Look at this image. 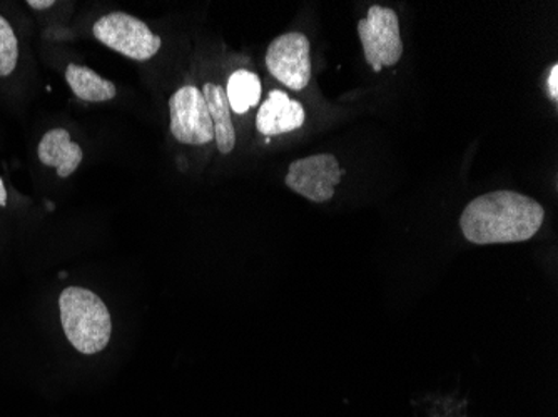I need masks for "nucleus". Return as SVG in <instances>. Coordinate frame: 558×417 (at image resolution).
Wrapping results in <instances>:
<instances>
[{"label": "nucleus", "instance_id": "nucleus-1", "mask_svg": "<svg viewBox=\"0 0 558 417\" xmlns=\"http://www.w3.org/2000/svg\"><path fill=\"white\" fill-rule=\"evenodd\" d=\"M545 221V209L532 197L515 191H495L476 197L463 209L460 229L476 246L525 243Z\"/></svg>", "mask_w": 558, "mask_h": 417}, {"label": "nucleus", "instance_id": "nucleus-2", "mask_svg": "<svg viewBox=\"0 0 558 417\" xmlns=\"http://www.w3.org/2000/svg\"><path fill=\"white\" fill-rule=\"evenodd\" d=\"M62 329L81 354H97L108 347L112 334L111 312L97 294L84 287H65L59 297Z\"/></svg>", "mask_w": 558, "mask_h": 417}, {"label": "nucleus", "instance_id": "nucleus-3", "mask_svg": "<svg viewBox=\"0 0 558 417\" xmlns=\"http://www.w3.org/2000/svg\"><path fill=\"white\" fill-rule=\"evenodd\" d=\"M93 34L100 44L133 61L155 58L162 46L161 37L156 36L147 24L124 12L100 17L94 24Z\"/></svg>", "mask_w": 558, "mask_h": 417}, {"label": "nucleus", "instance_id": "nucleus-4", "mask_svg": "<svg viewBox=\"0 0 558 417\" xmlns=\"http://www.w3.org/2000/svg\"><path fill=\"white\" fill-rule=\"evenodd\" d=\"M359 36L362 40L365 59L373 71L393 68L403 56L400 17L390 8L372 5L368 15L359 22Z\"/></svg>", "mask_w": 558, "mask_h": 417}, {"label": "nucleus", "instance_id": "nucleus-5", "mask_svg": "<svg viewBox=\"0 0 558 417\" xmlns=\"http://www.w3.org/2000/svg\"><path fill=\"white\" fill-rule=\"evenodd\" d=\"M171 134L186 146H205L215 139L211 115L205 96L197 87L184 86L169 99Z\"/></svg>", "mask_w": 558, "mask_h": 417}, {"label": "nucleus", "instance_id": "nucleus-6", "mask_svg": "<svg viewBox=\"0 0 558 417\" xmlns=\"http://www.w3.org/2000/svg\"><path fill=\"white\" fill-rule=\"evenodd\" d=\"M344 171L333 154H316L310 158L298 159L288 169L287 186L293 193L315 204H325L333 199L335 189L343 177Z\"/></svg>", "mask_w": 558, "mask_h": 417}, {"label": "nucleus", "instance_id": "nucleus-7", "mask_svg": "<svg viewBox=\"0 0 558 417\" xmlns=\"http://www.w3.org/2000/svg\"><path fill=\"white\" fill-rule=\"evenodd\" d=\"M266 68L278 83L303 90L312 81L308 37L301 33L276 37L266 50Z\"/></svg>", "mask_w": 558, "mask_h": 417}, {"label": "nucleus", "instance_id": "nucleus-8", "mask_svg": "<svg viewBox=\"0 0 558 417\" xmlns=\"http://www.w3.org/2000/svg\"><path fill=\"white\" fill-rule=\"evenodd\" d=\"M306 119L303 106L283 90H271L256 115V128L266 137L281 136L301 128Z\"/></svg>", "mask_w": 558, "mask_h": 417}, {"label": "nucleus", "instance_id": "nucleus-9", "mask_svg": "<svg viewBox=\"0 0 558 417\" xmlns=\"http://www.w3.org/2000/svg\"><path fill=\"white\" fill-rule=\"evenodd\" d=\"M39 159L44 165L56 168L59 177H69L83 162V149L72 143L65 128H52L40 139Z\"/></svg>", "mask_w": 558, "mask_h": 417}, {"label": "nucleus", "instance_id": "nucleus-10", "mask_svg": "<svg viewBox=\"0 0 558 417\" xmlns=\"http://www.w3.org/2000/svg\"><path fill=\"white\" fill-rule=\"evenodd\" d=\"M203 96L208 103L219 152L225 156L233 152L234 146H236V131H234L230 102H228L225 87L218 86V84H205Z\"/></svg>", "mask_w": 558, "mask_h": 417}, {"label": "nucleus", "instance_id": "nucleus-11", "mask_svg": "<svg viewBox=\"0 0 558 417\" xmlns=\"http://www.w3.org/2000/svg\"><path fill=\"white\" fill-rule=\"evenodd\" d=\"M65 81L74 96L86 102H106L114 99L118 94L111 81L102 79L97 72L84 65L69 64L65 69Z\"/></svg>", "mask_w": 558, "mask_h": 417}, {"label": "nucleus", "instance_id": "nucleus-12", "mask_svg": "<svg viewBox=\"0 0 558 417\" xmlns=\"http://www.w3.org/2000/svg\"><path fill=\"white\" fill-rule=\"evenodd\" d=\"M225 90L228 102H230L231 112L241 115L258 106L259 99H262L263 86L255 72L240 69V71L231 74L230 79H228V87Z\"/></svg>", "mask_w": 558, "mask_h": 417}, {"label": "nucleus", "instance_id": "nucleus-13", "mask_svg": "<svg viewBox=\"0 0 558 417\" xmlns=\"http://www.w3.org/2000/svg\"><path fill=\"white\" fill-rule=\"evenodd\" d=\"M17 59V37L12 30L11 24L0 15V77L14 72Z\"/></svg>", "mask_w": 558, "mask_h": 417}, {"label": "nucleus", "instance_id": "nucleus-14", "mask_svg": "<svg viewBox=\"0 0 558 417\" xmlns=\"http://www.w3.org/2000/svg\"><path fill=\"white\" fill-rule=\"evenodd\" d=\"M547 90L550 94L551 99L557 102L558 100V65H551L550 72H548Z\"/></svg>", "mask_w": 558, "mask_h": 417}, {"label": "nucleus", "instance_id": "nucleus-15", "mask_svg": "<svg viewBox=\"0 0 558 417\" xmlns=\"http://www.w3.org/2000/svg\"><path fill=\"white\" fill-rule=\"evenodd\" d=\"M27 5L36 9V11H44V9L52 8V5H54V0H29Z\"/></svg>", "mask_w": 558, "mask_h": 417}, {"label": "nucleus", "instance_id": "nucleus-16", "mask_svg": "<svg viewBox=\"0 0 558 417\" xmlns=\"http://www.w3.org/2000/svg\"><path fill=\"white\" fill-rule=\"evenodd\" d=\"M8 204V193H5L4 181L0 179V207H4Z\"/></svg>", "mask_w": 558, "mask_h": 417}]
</instances>
